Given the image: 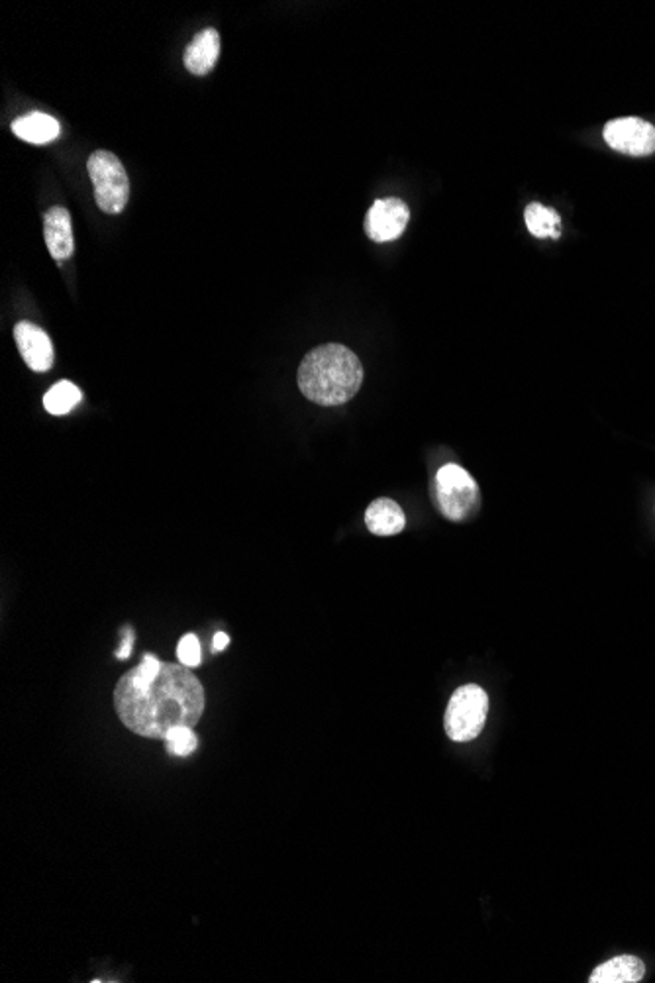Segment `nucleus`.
<instances>
[{
	"label": "nucleus",
	"instance_id": "nucleus-1",
	"mask_svg": "<svg viewBox=\"0 0 655 983\" xmlns=\"http://www.w3.org/2000/svg\"><path fill=\"white\" fill-rule=\"evenodd\" d=\"M114 709L132 732L165 740L173 728H193L201 721L204 689L191 668L146 654L138 668L120 677Z\"/></svg>",
	"mask_w": 655,
	"mask_h": 983
},
{
	"label": "nucleus",
	"instance_id": "nucleus-2",
	"mask_svg": "<svg viewBox=\"0 0 655 983\" xmlns=\"http://www.w3.org/2000/svg\"><path fill=\"white\" fill-rule=\"evenodd\" d=\"M297 381L308 401L322 407H338L361 389L363 367L350 348L324 344L304 356Z\"/></svg>",
	"mask_w": 655,
	"mask_h": 983
},
{
	"label": "nucleus",
	"instance_id": "nucleus-3",
	"mask_svg": "<svg viewBox=\"0 0 655 983\" xmlns=\"http://www.w3.org/2000/svg\"><path fill=\"white\" fill-rule=\"evenodd\" d=\"M489 713V697L483 691V687L469 683L461 685L455 689L446 717H444V728L446 734L454 742H471L475 740L487 721Z\"/></svg>",
	"mask_w": 655,
	"mask_h": 983
},
{
	"label": "nucleus",
	"instance_id": "nucleus-4",
	"mask_svg": "<svg viewBox=\"0 0 655 983\" xmlns=\"http://www.w3.org/2000/svg\"><path fill=\"white\" fill-rule=\"evenodd\" d=\"M434 497L442 515L454 522L467 520L481 503L475 479L463 467L455 464H446L436 473Z\"/></svg>",
	"mask_w": 655,
	"mask_h": 983
},
{
	"label": "nucleus",
	"instance_id": "nucleus-5",
	"mask_svg": "<svg viewBox=\"0 0 655 983\" xmlns=\"http://www.w3.org/2000/svg\"><path fill=\"white\" fill-rule=\"evenodd\" d=\"M87 171L102 212L120 214L130 199V179L120 159L110 152L99 150L89 157Z\"/></svg>",
	"mask_w": 655,
	"mask_h": 983
},
{
	"label": "nucleus",
	"instance_id": "nucleus-6",
	"mask_svg": "<svg viewBox=\"0 0 655 983\" xmlns=\"http://www.w3.org/2000/svg\"><path fill=\"white\" fill-rule=\"evenodd\" d=\"M603 136L608 148L626 156H652L655 152L654 126L634 116L608 122Z\"/></svg>",
	"mask_w": 655,
	"mask_h": 983
},
{
	"label": "nucleus",
	"instance_id": "nucleus-7",
	"mask_svg": "<svg viewBox=\"0 0 655 983\" xmlns=\"http://www.w3.org/2000/svg\"><path fill=\"white\" fill-rule=\"evenodd\" d=\"M410 220V210L401 199H381L369 208L365 218V234L373 242H393L403 236Z\"/></svg>",
	"mask_w": 655,
	"mask_h": 983
},
{
	"label": "nucleus",
	"instance_id": "nucleus-8",
	"mask_svg": "<svg viewBox=\"0 0 655 983\" xmlns=\"http://www.w3.org/2000/svg\"><path fill=\"white\" fill-rule=\"evenodd\" d=\"M16 346L22 360L32 371L44 373L53 365V346L50 336L32 322H18L14 328Z\"/></svg>",
	"mask_w": 655,
	"mask_h": 983
},
{
	"label": "nucleus",
	"instance_id": "nucleus-9",
	"mask_svg": "<svg viewBox=\"0 0 655 983\" xmlns=\"http://www.w3.org/2000/svg\"><path fill=\"white\" fill-rule=\"evenodd\" d=\"M44 236L51 258L57 263L71 258L75 252V240L71 230V214L63 207H53L44 216Z\"/></svg>",
	"mask_w": 655,
	"mask_h": 983
},
{
	"label": "nucleus",
	"instance_id": "nucleus-10",
	"mask_svg": "<svg viewBox=\"0 0 655 983\" xmlns=\"http://www.w3.org/2000/svg\"><path fill=\"white\" fill-rule=\"evenodd\" d=\"M220 57V34L214 28L199 32L187 46L183 61L193 75H208Z\"/></svg>",
	"mask_w": 655,
	"mask_h": 983
},
{
	"label": "nucleus",
	"instance_id": "nucleus-11",
	"mask_svg": "<svg viewBox=\"0 0 655 983\" xmlns=\"http://www.w3.org/2000/svg\"><path fill=\"white\" fill-rule=\"evenodd\" d=\"M365 524L369 532L377 536H395L401 534L406 526V517L399 503L393 499L381 497L373 501L365 511Z\"/></svg>",
	"mask_w": 655,
	"mask_h": 983
},
{
	"label": "nucleus",
	"instance_id": "nucleus-12",
	"mask_svg": "<svg viewBox=\"0 0 655 983\" xmlns=\"http://www.w3.org/2000/svg\"><path fill=\"white\" fill-rule=\"evenodd\" d=\"M646 976V966L638 956L622 954L605 964H601L597 970H593L589 982L591 983H638Z\"/></svg>",
	"mask_w": 655,
	"mask_h": 983
},
{
	"label": "nucleus",
	"instance_id": "nucleus-13",
	"mask_svg": "<svg viewBox=\"0 0 655 983\" xmlns=\"http://www.w3.org/2000/svg\"><path fill=\"white\" fill-rule=\"evenodd\" d=\"M12 132L30 144H50L59 138L61 126L46 112H30L12 122Z\"/></svg>",
	"mask_w": 655,
	"mask_h": 983
},
{
	"label": "nucleus",
	"instance_id": "nucleus-14",
	"mask_svg": "<svg viewBox=\"0 0 655 983\" xmlns=\"http://www.w3.org/2000/svg\"><path fill=\"white\" fill-rule=\"evenodd\" d=\"M524 220L532 236L536 238H559L561 234V216L554 208L544 207L540 203H532L524 210Z\"/></svg>",
	"mask_w": 655,
	"mask_h": 983
},
{
	"label": "nucleus",
	"instance_id": "nucleus-15",
	"mask_svg": "<svg viewBox=\"0 0 655 983\" xmlns=\"http://www.w3.org/2000/svg\"><path fill=\"white\" fill-rule=\"evenodd\" d=\"M81 399V389L75 383L59 381L44 395V407L53 416H61L71 413L81 403Z\"/></svg>",
	"mask_w": 655,
	"mask_h": 983
},
{
	"label": "nucleus",
	"instance_id": "nucleus-16",
	"mask_svg": "<svg viewBox=\"0 0 655 983\" xmlns=\"http://www.w3.org/2000/svg\"><path fill=\"white\" fill-rule=\"evenodd\" d=\"M165 746H167V752H171L173 756H191L197 746H199V738L197 734L193 732V728L189 726H179V728H173L167 736H165Z\"/></svg>",
	"mask_w": 655,
	"mask_h": 983
},
{
	"label": "nucleus",
	"instance_id": "nucleus-17",
	"mask_svg": "<svg viewBox=\"0 0 655 983\" xmlns=\"http://www.w3.org/2000/svg\"><path fill=\"white\" fill-rule=\"evenodd\" d=\"M177 658H179V664H183V666H187V668H197V666H201V642H199V638H197L195 634H185V636L179 640V646H177Z\"/></svg>",
	"mask_w": 655,
	"mask_h": 983
},
{
	"label": "nucleus",
	"instance_id": "nucleus-18",
	"mask_svg": "<svg viewBox=\"0 0 655 983\" xmlns=\"http://www.w3.org/2000/svg\"><path fill=\"white\" fill-rule=\"evenodd\" d=\"M132 642H134V632H132L130 628H126L124 642H122V646H120V648H118V652H116V658H118V660H128V658H130V654H132Z\"/></svg>",
	"mask_w": 655,
	"mask_h": 983
},
{
	"label": "nucleus",
	"instance_id": "nucleus-19",
	"mask_svg": "<svg viewBox=\"0 0 655 983\" xmlns=\"http://www.w3.org/2000/svg\"><path fill=\"white\" fill-rule=\"evenodd\" d=\"M228 644H230V636L226 632H216L214 634V640H212V650L214 652H222Z\"/></svg>",
	"mask_w": 655,
	"mask_h": 983
}]
</instances>
